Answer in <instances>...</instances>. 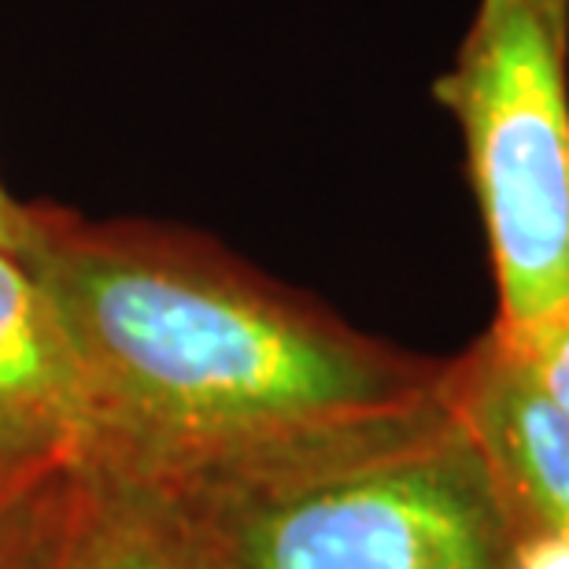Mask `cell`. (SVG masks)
Returning a JSON list of instances; mask_svg holds the SVG:
<instances>
[{"label":"cell","instance_id":"3","mask_svg":"<svg viewBox=\"0 0 569 569\" xmlns=\"http://www.w3.org/2000/svg\"><path fill=\"white\" fill-rule=\"evenodd\" d=\"M432 97L462 138L492 329L526 348L569 315V0H477Z\"/></svg>","mask_w":569,"mask_h":569},{"label":"cell","instance_id":"8","mask_svg":"<svg viewBox=\"0 0 569 569\" xmlns=\"http://www.w3.org/2000/svg\"><path fill=\"white\" fill-rule=\"evenodd\" d=\"M518 351L526 356L532 378L540 381V389L548 392V400L569 418V315L559 326H551L548 333Z\"/></svg>","mask_w":569,"mask_h":569},{"label":"cell","instance_id":"7","mask_svg":"<svg viewBox=\"0 0 569 569\" xmlns=\"http://www.w3.org/2000/svg\"><path fill=\"white\" fill-rule=\"evenodd\" d=\"M60 466H41L0 451V569H22L30 548L33 515L44 481Z\"/></svg>","mask_w":569,"mask_h":569},{"label":"cell","instance_id":"1","mask_svg":"<svg viewBox=\"0 0 569 569\" xmlns=\"http://www.w3.org/2000/svg\"><path fill=\"white\" fill-rule=\"evenodd\" d=\"M27 263L86 370L97 459L156 481L422 400L443 378V359L351 326L181 226L33 203Z\"/></svg>","mask_w":569,"mask_h":569},{"label":"cell","instance_id":"2","mask_svg":"<svg viewBox=\"0 0 569 569\" xmlns=\"http://www.w3.org/2000/svg\"><path fill=\"white\" fill-rule=\"evenodd\" d=\"M219 569H515L521 521L443 392L163 481Z\"/></svg>","mask_w":569,"mask_h":569},{"label":"cell","instance_id":"5","mask_svg":"<svg viewBox=\"0 0 569 569\" xmlns=\"http://www.w3.org/2000/svg\"><path fill=\"white\" fill-rule=\"evenodd\" d=\"M443 392L485 443L521 532L569 537V418L492 326L443 359Z\"/></svg>","mask_w":569,"mask_h":569},{"label":"cell","instance_id":"4","mask_svg":"<svg viewBox=\"0 0 569 569\" xmlns=\"http://www.w3.org/2000/svg\"><path fill=\"white\" fill-rule=\"evenodd\" d=\"M22 569L219 566L163 481L116 459H82L44 481Z\"/></svg>","mask_w":569,"mask_h":569},{"label":"cell","instance_id":"9","mask_svg":"<svg viewBox=\"0 0 569 569\" xmlns=\"http://www.w3.org/2000/svg\"><path fill=\"white\" fill-rule=\"evenodd\" d=\"M33 244V203L19 200L0 178V248L27 256Z\"/></svg>","mask_w":569,"mask_h":569},{"label":"cell","instance_id":"10","mask_svg":"<svg viewBox=\"0 0 569 569\" xmlns=\"http://www.w3.org/2000/svg\"><path fill=\"white\" fill-rule=\"evenodd\" d=\"M515 569H569V537L559 532H521Z\"/></svg>","mask_w":569,"mask_h":569},{"label":"cell","instance_id":"6","mask_svg":"<svg viewBox=\"0 0 569 569\" xmlns=\"http://www.w3.org/2000/svg\"><path fill=\"white\" fill-rule=\"evenodd\" d=\"M0 451L41 466L100 455L86 370L27 256L0 248Z\"/></svg>","mask_w":569,"mask_h":569}]
</instances>
